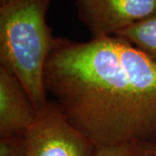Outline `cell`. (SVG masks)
<instances>
[{"mask_svg":"<svg viewBox=\"0 0 156 156\" xmlns=\"http://www.w3.org/2000/svg\"><path fill=\"white\" fill-rule=\"evenodd\" d=\"M44 84L95 146L156 139V63L126 39L56 37Z\"/></svg>","mask_w":156,"mask_h":156,"instance_id":"obj_1","label":"cell"},{"mask_svg":"<svg viewBox=\"0 0 156 156\" xmlns=\"http://www.w3.org/2000/svg\"><path fill=\"white\" fill-rule=\"evenodd\" d=\"M50 0H16L0 7V66L21 82L40 115L48 106L44 70L56 37L46 23Z\"/></svg>","mask_w":156,"mask_h":156,"instance_id":"obj_2","label":"cell"},{"mask_svg":"<svg viewBox=\"0 0 156 156\" xmlns=\"http://www.w3.org/2000/svg\"><path fill=\"white\" fill-rule=\"evenodd\" d=\"M95 147L53 100L25 131V156H91Z\"/></svg>","mask_w":156,"mask_h":156,"instance_id":"obj_3","label":"cell"},{"mask_svg":"<svg viewBox=\"0 0 156 156\" xmlns=\"http://www.w3.org/2000/svg\"><path fill=\"white\" fill-rule=\"evenodd\" d=\"M77 11L93 38H102L154 14L156 0H77Z\"/></svg>","mask_w":156,"mask_h":156,"instance_id":"obj_4","label":"cell"},{"mask_svg":"<svg viewBox=\"0 0 156 156\" xmlns=\"http://www.w3.org/2000/svg\"><path fill=\"white\" fill-rule=\"evenodd\" d=\"M37 116L21 82L0 66V136L25 132Z\"/></svg>","mask_w":156,"mask_h":156,"instance_id":"obj_5","label":"cell"},{"mask_svg":"<svg viewBox=\"0 0 156 156\" xmlns=\"http://www.w3.org/2000/svg\"><path fill=\"white\" fill-rule=\"evenodd\" d=\"M116 36L128 40L156 63V12Z\"/></svg>","mask_w":156,"mask_h":156,"instance_id":"obj_6","label":"cell"},{"mask_svg":"<svg viewBox=\"0 0 156 156\" xmlns=\"http://www.w3.org/2000/svg\"><path fill=\"white\" fill-rule=\"evenodd\" d=\"M91 156H156L154 140H136L110 145L95 146Z\"/></svg>","mask_w":156,"mask_h":156,"instance_id":"obj_7","label":"cell"},{"mask_svg":"<svg viewBox=\"0 0 156 156\" xmlns=\"http://www.w3.org/2000/svg\"><path fill=\"white\" fill-rule=\"evenodd\" d=\"M0 156H25V132L0 136Z\"/></svg>","mask_w":156,"mask_h":156,"instance_id":"obj_8","label":"cell"},{"mask_svg":"<svg viewBox=\"0 0 156 156\" xmlns=\"http://www.w3.org/2000/svg\"><path fill=\"white\" fill-rule=\"evenodd\" d=\"M16 0H0V7L1 6H5L10 5L11 3H13Z\"/></svg>","mask_w":156,"mask_h":156,"instance_id":"obj_9","label":"cell"},{"mask_svg":"<svg viewBox=\"0 0 156 156\" xmlns=\"http://www.w3.org/2000/svg\"><path fill=\"white\" fill-rule=\"evenodd\" d=\"M154 141H155V142H156V139H155V140H154Z\"/></svg>","mask_w":156,"mask_h":156,"instance_id":"obj_10","label":"cell"}]
</instances>
